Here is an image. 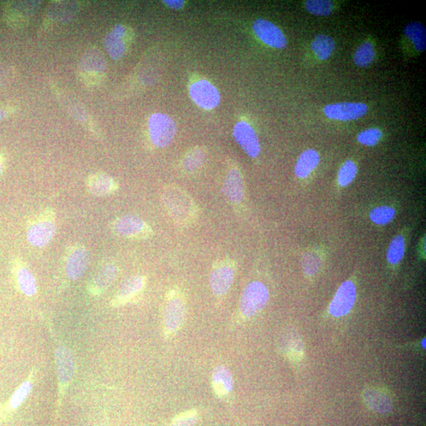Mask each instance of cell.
<instances>
[{"mask_svg":"<svg viewBox=\"0 0 426 426\" xmlns=\"http://www.w3.org/2000/svg\"><path fill=\"white\" fill-rule=\"evenodd\" d=\"M233 136L242 150L248 156L257 157L260 152V146L258 136L253 127L246 122H239L233 130Z\"/></svg>","mask_w":426,"mask_h":426,"instance_id":"cell-15","label":"cell"},{"mask_svg":"<svg viewBox=\"0 0 426 426\" xmlns=\"http://www.w3.org/2000/svg\"><path fill=\"white\" fill-rule=\"evenodd\" d=\"M375 57L374 47L370 42L360 45L354 55V62L359 68L368 67Z\"/></svg>","mask_w":426,"mask_h":426,"instance_id":"cell-29","label":"cell"},{"mask_svg":"<svg viewBox=\"0 0 426 426\" xmlns=\"http://www.w3.org/2000/svg\"><path fill=\"white\" fill-rule=\"evenodd\" d=\"M127 29L123 25H117L106 36L104 47L109 56L118 61L127 51Z\"/></svg>","mask_w":426,"mask_h":426,"instance_id":"cell-17","label":"cell"},{"mask_svg":"<svg viewBox=\"0 0 426 426\" xmlns=\"http://www.w3.org/2000/svg\"><path fill=\"white\" fill-rule=\"evenodd\" d=\"M357 166L352 161L342 165L338 174V182L341 187H347L354 181L357 175Z\"/></svg>","mask_w":426,"mask_h":426,"instance_id":"cell-33","label":"cell"},{"mask_svg":"<svg viewBox=\"0 0 426 426\" xmlns=\"http://www.w3.org/2000/svg\"><path fill=\"white\" fill-rule=\"evenodd\" d=\"M320 157L317 151L307 150L301 154L295 165V175L300 179L309 176L319 164Z\"/></svg>","mask_w":426,"mask_h":426,"instance_id":"cell-25","label":"cell"},{"mask_svg":"<svg viewBox=\"0 0 426 426\" xmlns=\"http://www.w3.org/2000/svg\"><path fill=\"white\" fill-rule=\"evenodd\" d=\"M363 399L371 410L382 414L389 413L393 409V400L387 390L377 387L365 389Z\"/></svg>","mask_w":426,"mask_h":426,"instance_id":"cell-20","label":"cell"},{"mask_svg":"<svg viewBox=\"0 0 426 426\" xmlns=\"http://www.w3.org/2000/svg\"><path fill=\"white\" fill-rule=\"evenodd\" d=\"M118 276V267L115 263L106 262L100 265L92 281L88 284V290L93 295H99L106 291L116 281Z\"/></svg>","mask_w":426,"mask_h":426,"instance_id":"cell-16","label":"cell"},{"mask_svg":"<svg viewBox=\"0 0 426 426\" xmlns=\"http://www.w3.org/2000/svg\"><path fill=\"white\" fill-rule=\"evenodd\" d=\"M3 164H4L3 157L1 155H0V175H1L3 173Z\"/></svg>","mask_w":426,"mask_h":426,"instance_id":"cell-39","label":"cell"},{"mask_svg":"<svg viewBox=\"0 0 426 426\" xmlns=\"http://www.w3.org/2000/svg\"><path fill=\"white\" fill-rule=\"evenodd\" d=\"M56 232L55 212L46 209L35 216L27 228V239L31 245L43 247L49 244Z\"/></svg>","mask_w":426,"mask_h":426,"instance_id":"cell-2","label":"cell"},{"mask_svg":"<svg viewBox=\"0 0 426 426\" xmlns=\"http://www.w3.org/2000/svg\"><path fill=\"white\" fill-rule=\"evenodd\" d=\"M321 267V260L313 253H306L303 258V269L307 276L317 274Z\"/></svg>","mask_w":426,"mask_h":426,"instance_id":"cell-36","label":"cell"},{"mask_svg":"<svg viewBox=\"0 0 426 426\" xmlns=\"http://www.w3.org/2000/svg\"><path fill=\"white\" fill-rule=\"evenodd\" d=\"M205 161V152L203 148H194L187 152L182 161V167L188 173L197 171Z\"/></svg>","mask_w":426,"mask_h":426,"instance_id":"cell-28","label":"cell"},{"mask_svg":"<svg viewBox=\"0 0 426 426\" xmlns=\"http://www.w3.org/2000/svg\"><path fill=\"white\" fill-rule=\"evenodd\" d=\"M87 191L96 197H105L115 194L118 189V182L108 174H92L86 180Z\"/></svg>","mask_w":426,"mask_h":426,"instance_id":"cell-19","label":"cell"},{"mask_svg":"<svg viewBox=\"0 0 426 426\" xmlns=\"http://www.w3.org/2000/svg\"><path fill=\"white\" fill-rule=\"evenodd\" d=\"M311 49L320 61H326L335 51V40L328 35L318 34L313 40Z\"/></svg>","mask_w":426,"mask_h":426,"instance_id":"cell-27","label":"cell"},{"mask_svg":"<svg viewBox=\"0 0 426 426\" xmlns=\"http://www.w3.org/2000/svg\"><path fill=\"white\" fill-rule=\"evenodd\" d=\"M223 189L225 196L230 203L238 205L244 200V183L240 171L232 168L228 171L225 178Z\"/></svg>","mask_w":426,"mask_h":426,"instance_id":"cell-18","label":"cell"},{"mask_svg":"<svg viewBox=\"0 0 426 426\" xmlns=\"http://www.w3.org/2000/svg\"><path fill=\"white\" fill-rule=\"evenodd\" d=\"M9 114V111L7 109L0 108V121H2L6 116Z\"/></svg>","mask_w":426,"mask_h":426,"instance_id":"cell-38","label":"cell"},{"mask_svg":"<svg viewBox=\"0 0 426 426\" xmlns=\"http://www.w3.org/2000/svg\"><path fill=\"white\" fill-rule=\"evenodd\" d=\"M355 299L356 289L354 284L350 281L342 283L329 306L330 315L336 317L347 315L352 310Z\"/></svg>","mask_w":426,"mask_h":426,"instance_id":"cell-13","label":"cell"},{"mask_svg":"<svg viewBox=\"0 0 426 426\" xmlns=\"http://www.w3.org/2000/svg\"><path fill=\"white\" fill-rule=\"evenodd\" d=\"M368 111L364 103L342 102L328 104L324 108V113L333 120L352 121L362 118Z\"/></svg>","mask_w":426,"mask_h":426,"instance_id":"cell-11","label":"cell"},{"mask_svg":"<svg viewBox=\"0 0 426 426\" xmlns=\"http://www.w3.org/2000/svg\"><path fill=\"white\" fill-rule=\"evenodd\" d=\"M105 69V58L100 52L88 53L80 63L81 73L84 74L86 79L98 78L100 74L104 72Z\"/></svg>","mask_w":426,"mask_h":426,"instance_id":"cell-24","label":"cell"},{"mask_svg":"<svg viewBox=\"0 0 426 426\" xmlns=\"http://www.w3.org/2000/svg\"><path fill=\"white\" fill-rule=\"evenodd\" d=\"M162 198L166 210L176 223L186 226L196 221L199 213L198 205L184 189L169 186L164 189Z\"/></svg>","mask_w":426,"mask_h":426,"instance_id":"cell-1","label":"cell"},{"mask_svg":"<svg viewBox=\"0 0 426 426\" xmlns=\"http://www.w3.org/2000/svg\"><path fill=\"white\" fill-rule=\"evenodd\" d=\"M88 264L90 254L85 246L75 245L71 246L67 253L65 269L69 279L78 281L85 275Z\"/></svg>","mask_w":426,"mask_h":426,"instance_id":"cell-9","label":"cell"},{"mask_svg":"<svg viewBox=\"0 0 426 426\" xmlns=\"http://www.w3.org/2000/svg\"><path fill=\"white\" fill-rule=\"evenodd\" d=\"M423 346L424 348H425V340H423Z\"/></svg>","mask_w":426,"mask_h":426,"instance_id":"cell-41","label":"cell"},{"mask_svg":"<svg viewBox=\"0 0 426 426\" xmlns=\"http://www.w3.org/2000/svg\"><path fill=\"white\" fill-rule=\"evenodd\" d=\"M2 412H1V408H0V423H2Z\"/></svg>","mask_w":426,"mask_h":426,"instance_id":"cell-40","label":"cell"},{"mask_svg":"<svg viewBox=\"0 0 426 426\" xmlns=\"http://www.w3.org/2000/svg\"><path fill=\"white\" fill-rule=\"evenodd\" d=\"M212 386L219 397H224L232 392L234 377L232 372L225 365H219L212 374Z\"/></svg>","mask_w":426,"mask_h":426,"instance_id":"cell-22","label":"cell"},{"mask_svg":"<svg viewBox=\"0 0 426 426\" xmlns=\"http://www.w3.org/2000/svg\"><path fill=\"white\" fill-rule=\"evenodd\" d=\"M395 212L389 206H380L370 212V220L377 225H386L393 220Z\"/></svg>","mask_w":426,"mask_h":426,"instance_id":"cell-32","label":"cell"},{"mask_svg":"<svg viewBox=\"0 0 426 426\" xmlns=\"http://www.w3.org/2000/svg\"><path fill=\"white\" fill-rule=\"evenodd\" d=\"M164 3L168 6V8L173 10H180L184 6V1L181 0H168V1H164Z\"/></svg>","mask_w":426,"mask_h":426,"instance_id":"cell-37","label":"cell"},{"mask_svg":"<svg viewBox=\"0 0 426 426\" xmlns=\"http://www.w3.org/2000/svg\"><path fill=\"white\" fill-rule=\"evenodd\" d=\"M189 95L195 104L207 110L216 108L221 102V95L217 88L206 80L193 83L189 87Z\"/></svg>","mask_w":426,"mask_h":426,"instance_id":"cell-12","label":"cell"},{"mask_svg":"<svg viewBox=\"0 0 426 426\" xmlns=\"http://www.w3.org/2000/svg\"><path fill=\"white\" fill-rule=\"evenodd\" d=\"M149 132L154 145L158 148L167 147L175 137V123L167 115L154 114L150 118Z\"/></svg>","mask_w":426,"mask_h":426,"instance_id":"cell-6","label":"cell"},{"mask_svg":"<svg viewBox=\"0 0 426 426\" xmlns=\"http://www.w3.org/2000/svg\"><path fill=\"white\" fill-rule=\"evenodd\" d=\"M14 275L17 287L21 292L29 297H32L38 292L37 281L31 270L22 262H16L14 267Z\"/></svg>","mask_w":426,"mask_h":426,"instance_id":"cell-23","label":"cell"},{"mask_svg":"<svg viewBox=\"0 0 426 426\" xmlns=\"http://www.w3.org/2000/svg\"><path fill=\"white\" fill-rule=\"evenodd\" d=\"M147 285L144 276H134L124 282L111 300V306L120 307L137 299L143 293Z\"/></svg>","mask_w":426,"mask_h":426,"instance_id":"cell-10","label":"cell"},{"mask_svg":"<svg viewBox=\"0 0 426 426\" xmlns=\"http://www.w3.org/2000/svg\"><path fill=\"white\" fill-rule=\"evenodd\" d=\"M269 299V290L264 283L255 281L248 284L239 301L242 315L246 318L257 315L267 305Z\"/></svg>","mask_w":426,"mask_h":426,"instance_id":"cell-4","label":"cell"},{"mask_svg":"<svg viewBox=\"0 0 426 426\" xmlns=\"http://www.w3.org/2000/svg\"><path fill=\"white\" fill-rule=\"evenodd\" d=\"M112 230L118 236L125 239L143 240L153 235L150 225L141 218L134 215L118 217L112 223Z\"/></svg>","mask_w":426,"mask_h":426,"instance_id":"cell-5","label":"cell"},{"mask_svg":"<svg viewBox=\"0 0 426 426\" xmlns=\"http://www.w3.org/2000/svg\"><path fill=\"white\" fill-rule=\"evenodd\" d=\"M57 377L58 382V404H61L62 399L70 386L74 375L75 361L72 353L66 347H58L55 353Z\"/></svg>","mask_w":426,"mask_h":426,"instance_id":"cell-8","label":"cell"},{"mask_svg":"<svg viewBox=\"0 0 426 426\" xmlns=\"http://www.w3.org/2000/svg\"><path fill=\"white\" fill-rule=\"evenodd\" d=\"M254 33L265 45L274 49H283L287 46V39L279 28L274 23L258 19L253 25Z\"/></svg>","mask_w":426,"mask_h":426,"instance_id":"cell-14","label":"cell"},{"mask_svg":"<svg viewBox=\"0 0 426 426\" xmlns=\"http://www.w3.org/2000/svg\"><path fill=\"white\" fill-rule=\"evenodd\" d=\"M382 138L381 129L370 128L363 130L358 135V141L361 144L366 146H374Z\"/></svg>","mask_w":426,"mask_h":426,"instance_id":"cell-35","label":"cell"},{"mask_svg":"<svg viewBox=\"0 0 426 426\" xmlns=\"http://www.w3.org/2000/svg\"><path fill=\"white\" fill-rule=\"evenodd\" d=\"M185 316L184 297L178 290H171L164 310V333L166 338H171L179 331L184 322Z\"/></svg>","mask_w":426,"mask_h":426,"instance_id":"cell-3","label":"cell"},{"mask_svg":"<svg viewBox=\"0 0 426 426\" xmlns=\"http://www.w3.org/2000/svg\"><path fill=\"white\" fill-rule=\"evenodd\" d=\"M306 9L316 16H329L333 11L334 5L329 0H309L305 3Z\"/></svg>","mask_w":426,"mask_h":426,"instance_id":"cell-31","label":"cell"},{"mask_svg":"<svg viewBox=\"0 0 426 426\" xmlns=\"http://www.w3.org/2000/svg\"><path fill=\"white\" fill-rule=\"evenodd\" d=\"M405 241L402 235H396L390 242L387 251V260L390 264L397 265L404 256Z\"/></svg>","mask_w":426,"mask_h":426,"instance_id":"cell-30","label":"cell"},{"mask_svg":"<svg viewBox=\"0 0 426 426\" xmlns=\"http://www.w3.org/2000/svg\"><path fill=\"white\" fill-rule=\"evenodd\" d=\"M404 33L416 49L423 52L426 49V29L422 23L413 22L404 27Z\"/></svg>","mask_w":426,"mask_h":426,"instance_id":"cell-26","label":"cell"},{"mask_svg":"<svg viewBox=\"0 0 426 426\" xmlns=\"http://www.w3.org/2000/svg\"><path fill=\"white\" fill-rule=\"evenodd\" d=\"M198 421V412L196 410H189L178 414L170 426H194Z\"/></svg>","mask_w":426,"mask_h":426,"instance_id":"cell-34","label":"cell"},{"mask_svg":"<svg viewBox=\"0 0 426 426\" xmlns=\"http://www.w3.org/2000/svg\"><path fill=\"white\" fill-rule=\"evenodd\" d=\"M33 376L29 377L27 380L20 384L15 390L13 395L6 404L1 408L2 421H8L13 416L15 411L19 409L24 402L27 399L33 388Z\"/></svg>","mask_w":426,"mask_h":426,"instance_id":"cell-21","label":"cell"},{"mask_svg":"<svg viewBox=\"0 0 426 426\" xmlns=\"http://www.w3.org/2000/svg\"><path fill=\"white\" fill-rule=\"evenodd\" d=\"M235 275V265L232 260H219L211 271L210 285L216 296L226 294L232 286Z\"/></svg>","mask_w":426,"mask_h":426,"instance_id":"cell-7","label":"cell"}]
</instances>
